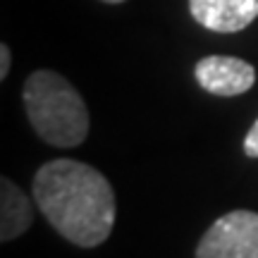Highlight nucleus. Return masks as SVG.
Segmentation results:
<instances>
[{
	"label": "nucleus",
	"instance_id": "nucleus-9",
	"mask_svg": "<svg viewBox=\"0 0 258 258\" xmlns=\"http://www.w3.org/2000/svg\"><path fill=\"white\" fill-rule=\"evenodd\" d=\"M103 3H110V5H117V3H124V0H103Z\"/></svg>",
	"mask_w": 258,
	"mask_h": 258
},
{
	"label": "nucleus",
	"instance_id": "nucleus-1",
	"mask_svg": "<svg viewBox=\"0 0 258 258\" xmlns=\"http://www.w3.org/2000/svg\"><path fill=\"white\" fill-rule=\"evenodd\" d=\"M34 201L48 222L84 249H93L110 237L115 225V191L96 167L55 158L38 167L34 177Z\"/></svg>",
	"mask_w": 258,
	"mask_h": 258
},
{
	"label": "nucleus",
	"instance_id": "nucleus-6",
	"mask_svg": "<svg viewBox=\"0 0 258 258\" xmlns=\"http://www.w3.org/2000/svg\"><path fill=\"white\" fill-rule=\"evenodd\" d=\"M34 222V206L15 182L3 177L0 182V241L22 237Z\"/></svg>",
	"mask_w": 258,
	"mask_h": 258
},
{
	"label": "nucleus",
	"instance_id": "nucleus-4",
	"mask_svg": "<svg viewBox=\"0 0 258 258\" xmlns=\"http://www.w3.org/2000/svg\"><path fill=\"white\" fill-rule=\"evenodd\" d=\"M196 82L201 89L215 96H239L246 93L256 82V70L246 60L230 55H208L196 62Z\"/></svg>",
	"mask_w": 258,
	"mask_h": 258
},
{
	"label": "nucleus",
	"instance_id": "nucleus-7",
	"mask_svg": "<svg viewBox=\"0 0 258 258\" xmlns=\"http://www.w3.org/2000/svg\"><path fill=\"white\" fill-rule=\"evenodd\" d=\"M244 153L249 158H258V120L253 122V127L249 129V134L244 139Z\"/></svg>",
	"mask_w": 258,
	"mask_h": 258
},
{
	"label": "nucleus",
	"instance_id": "nucleus-3",
	"mask_svg": "<svg viewBox=\"0 0 258 258\" xmlns=\"http://www.w3.org/2000/svg\"><path fill=\"white\" fill-rule=\"evenodd\" d=\"M196 258H258V213L232 211L218 218L199 241Z\"/></svg>",
	"mask_w": 258,
	"mask_h": 258
},
{
	"label": "nucleus",
	"instance_id": "nucleus-8",
	"mask_svg": "<svg viewBox=\"0 0 258 258\" xmlns=\"http://www.w3.org/2000/svg\"><path fill=\"white\" fill-rule=\"evenodd\" d=\"M10 72V48L3 43L0 46V79H8Z\"/></svg>",
	"mask_w": 258,
	"mask_h": 258
},
{
	"label": "nucleus",
	"instance_id": "nucleus-2",
	"mask_svg": "<svg viewBox=\"0 0 258 258\" xmlns=\"http://www.w3.org/2000/svg\"><path fill=\"white\" fill-rule=\"evenodd\" d=\"M24 110L31 127L46 144L57 148H74L89 134V110L82 93L50 70L29 74L22 91Z\"/></svg>",
	"mask_w": 258,
	"mask_h": 258
},
{
	"label": "nucleus",
	"instance_id": "nucleus-5",
	"mask_svg": "<svg viewBox=\"0 0 258 258\" xmlns=\"http://www.w3.org/2000/svg\"><path fill=\"white\" fill-rule=\"evenodd\" d=\"M189 12L201 27L234 34L258 17V0H189Z\"/></svg>",
	"mask_w": 258,
	"mask_h": 258
}]
</instances>
